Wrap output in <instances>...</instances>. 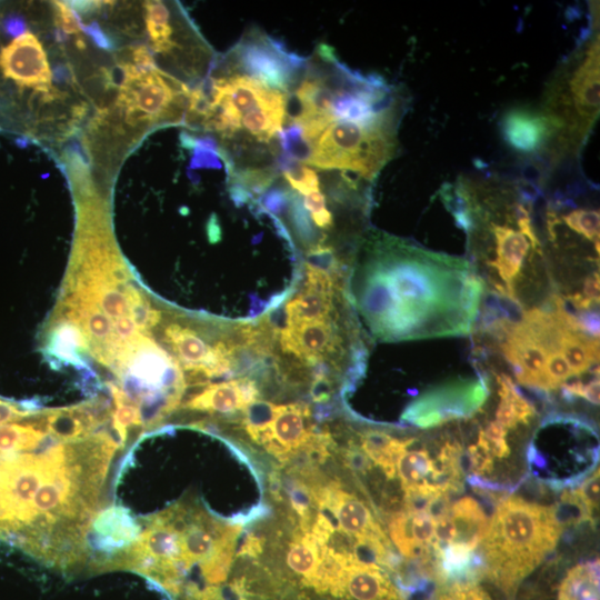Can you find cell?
Returning <instances> with one entry per match:
<instances>
[{
	"label": "cell",
	"instance_id": "6da1fadb",
	"mask_svg": "<svg viewBox=\"0 0 600 600\" xmlns=\"http://www.w3.org/2000/svg\"><path fill=\"white\" fill-rule=\"evenodd\" d=\"M370 246L374 264L362 288V312L380 336L407 337L441 300L437 274L430 272L444 256L392 237H379Z\"/></svg>",
	"mask_w": 600,
	"mask_h": 600
},
{
	"label": "cell",
	"instance_id": "7a4b0ae2",
	"mask_svg": "<svg viewBox=\"0 0 600 600\" xmlns=\"http://www.w3.org/2000/svg\"><path fill=\"white\" fill-rule=\"evenodd\" d=\"M599 31L584 38L563 59L546 86L540 111L554 131L551 160L577 156L592 131L600 109Z\"/></svg>",
	"mask_w": 600,
	"mask_h": 600
},
{
	"label": "cell",
	"instance_id": "3957f363",
	"mask_svg": "<svg viewBox=\"0 0 600 600\" xmlns=\"http://www.w3.org/2000/svg\"><path fill=\"white\" fill-rule=\"evenodd\" d=\"M561 529L553 507L518 497L501 500L482 540L490 578L513 590L552 551Z\"/></svg>",
	"mask_w": 600,
	"mask_h": 600
},
{
	"label": "cell",
	"instance_id": "277c9868",
	"mask_svg": "<svg viewBox=\"0 0 600 600\" xmlns=\"http://www.w3.org/2000/svg\"><path fill=\"white\" fill-rule=\"evenodd\" d=\"M113 363L123 393L140 406L143 424L159 422L178 406L186 387L182 370L151 338L139 333L123 343Z\"/></svg>",
	"mask_w": 600,
	"mask_h": 600
},
{
	"label": "cell",
	"instance_id": "5b68a950",
	"mask_svg": "<svg viewBox=\"0 0 600 600\" xmlns=\"http://www.w3.org/2000/svg\"><path fill=\"white\" fill-rule=\"evenodd\" d=\"M399 123L337 120L312 142L306 164L339 169L372 181L397 154Z\"/></svg>",
	"mask_w": 600,
	"mask_h": 600
},
{
	"label": "cell",
	"instance_id": "8992f818",
	"mask_svg": "<svg viewBox=\"0 0 600 600\" xmlns=\"http://www.w3.org/2000/svg\"><path fill=\"white\" fill-rule=\"evenodd\" d=\"M227 59L230 73L247 76L284 93H290L300 83L308 63L258 29L246 32Z\"/></svg>",
	"mask_w": 600,
	"mask_h": 600
},
{
	"label": "cell",
	"instance_id": "52a82bcc",
	"mask_svg": "<svg viewBox=\"0 0 600 600\" xmlns=\"http://www.w3.org/2000/svg\"><path fill=\"white\" fill-rule=\"evenodd\" d=\"M189 92L183 83L156 69L140 76L124 77L119 103L131 124H179L186 117Z\"/></svg>",
	"mask_w": 600,
	"mask_h": 600
},
{
	"label": "cell",
	"instance_id": "ba28073f",
	"mask_svg": "<svg viewBox=\"0 0 600 600\" xmlns=\"http://www.w3.org/2000/svg\"><path fill=\"white\" fill-rule=\"evenodd\" d=\"M319 509L336 519V529L351 536L356 543L368 547L379 562L387 559L388 540L368 507L357 497L338 487L313 491Z\"/></svg>",
	"mask_w": 600,
	"mask_h": 600
},
{
	"label": "cell",
	"instance_id": "9c48e42d",
	"mask_svg": "<svg viewBox=\"0 0 600 600\" xmlns=\"http://www.w3.org/2000/svg\"><path fill=\"white\" fill-rule=\"evenodd\" d=\"M0 68L6 78L23 88L48 93L51 71L44 49L31 32H24L0 51Z\"/></svg>",
	"mask_w": 600,
	"mask_h": 600
},
{
	"label": "cell",
	"instance_id": "30bf717a",
	"mask_svg": "<svg viewBox=\"0 0 600 600\" xmlns=\"http://www.w3.org/2000/svg\"><path fill=\"white\" fill-rule=\"evenodd\" d=\"M500 128L507 146L518 156L551 157L554 131L540 110L524 107L508 110L502 117Z\"/></svg>",
	"mask_w": 600,
	"mask_h": 600
},
{
	"label": "cell",
	"instance_id": "8fae6325",
	"mask_svg": "<svg viewBox=\"0 0 600 600\" xmlns=\"http://www.w3.org/2000/svg\"><path fill=\"white\" fill-rule=\"evenodd\" d=\"M310 411L307 406L282 404L270 426L256 442L281 460L290 459L293 452L302 448L313 431L309 426Z\"/></svg>",
	"mask_w": 600,
	"mask_h": 600
},
{
	"label": "cell",
	"instance_id": "7c38bea8",
	"mask_svg": "<svg viewBox=\"0 0 600 600\" xmlns=\"http://www.w3.org/2000/svg\"><path fill=\"white\" fill-rule=\"evenodd\" d=\"M283 352L291 353L310 366L336 352L338 337L331 320L284 327L278 334Z\"/></svg>",
	"mask_w": 600,
	"mask_h": 600
},
{
	"label": "cell",
	"instance_id": "4fadbf2b",
	"mask_svg": "<svg viewBox=\"0 0 600 600\" xmlns=\"http://www.w3.org/2000/svg\"><path fill=\"white\" fill-rule=\"evenodd\" d=\"M390 537L398 550L407 558L426 554L433 544L434 517L428 509H411L392 517Z\"/></svg>",
	"mask_w": 600,
	"mask_h": 600
},
{
	"label": "cell",
	"instance_id": "5bb4252c",
	"mask_svg": "<svg viewBox=\"0 0 600 600\" xmlns=\"http://www.w3.org/2000/svg\"><path fill=\"white\" fill-rule=\"evenodd\" d=\"M259 390L253 379L244 377L214 383L191 398L186 407L192 410L232 413L257 401Z\"/></svg>",
	"mask_w": 600,
	"mask_h": 600
},
{
	"label": "cell",
	"instance_id": "9a60e30c",
	"mask_svg": "<svg viewBox=\"0 0 600 600\" xmlns=\"http://www.w3.org/2000/svg\"><path fill=\"white\" fill-rule=\"evenodd\" d=\"M343 597L349 600H403L376 563L362 562L353 556L346 567Z\"/></svg>",
	"mask_w": 600,
	"mask_h": 600
},
{
	"label": "cell",
	"instance_id": "2e32d148",
	"mask_svg": "<svg viewBox=\"0 0 600 600\" xmlns=\"http://www.w3.org/2000/svg\"><path fill=\"white\" fill-rule=\"evenodd\" d=\"M138 524L124 509L112 507L94 519L91 543L97 551H121L138 541Z\"/></svg>",
	"mask_w": 600,
	"mask_h": 600
},
{
	"label": "cell",
	"instance_id": "e0dca14e",
	"mask_svg": "<svg viewBox=\"0 0 600 600\" xmlns=\"http://www.w3.org/2000/svg\"><path fill=\"white\" fill-rule=\"evenodd\" d=\"M144 19L151 48L163 56H172L181 49L176 38L174 14L163 1H147Z\"/></svg>",
	"mask_w": 600,
	"mask_h": 600
},
{
	"label": "cell",
	"instance_id": "ac0fdd59",
	"mask_svg": "<svg viewBox=\"0 0 600 600\" xmlns=\"http://www.w3.org/2000/svg\"><path fill=\"white\" fill-rule=\"evenodd\" d=\"M449 512L457 528L454 542L477 549L489 527V519L479 502L471 497H463L449 507Z\"/></svg>",
	"mask_w": 600,
	"mask_h": 600
},
{
	"label": "cell",
	"instance_id": "d6986e66",
	"mask_svg": "<svg viewBox=\"0 0 600 600\" xmlns=\"http://www.w3.org/2000/svg\"><path fill=\"white\" fill-rule=\"evenodd\" d=\"M88 348V339L81 327L70 320H59L49 333L46 353L52 356L58 362L71 363L77 368H86L79 356L80 350Z\"/></svg>",
	"mask_w": 600,
	"mask_h": 600
},
{
	"label": "cell",
	"instance_id": "ffe728a7",
	"mask_svg": "<svg viewBox=\"0 0 600 600\" xmlns=\"http://www.w3.org/2000/svg\"><path fill=\"white\" fill-rule=\"evenodd\" d=\"M164 339L171 346L186 371L196 370L207 362L211 347L192 328L170 323L164 328Z\"/></svg>",
	"mask_w": 600,
	"mask_h": 600
},
{
	"label": "cell",
	"instance_id": "44dd1931",
	"mask_svg": "<svg viewBox=\"0 0 600 600\" xmlns=\"http://www.w3.org/2000/svg\"><path fill=\"white\" fill-rule=\"evenodd\" d=\"M413 439H398L379 430L361 434V448L369 459L378 464L389 478L397 471V462Z\"/></svg>",
	"mask_w": 600,
	"mask_h": 600
},
{
	"label": "cell",
	"instance_id": "7402d4cb",
	"mask_svg": "<svg viewBox=\"0 0 600 600\" xmlns=\"http://www.w3.org/2000/svg\"><path fill=\"white\" fill-rule=\"evenodd\" d=\"M333 297L304 289L283 308L286 327L330 320Z\"/></svg>",
	"mask_w": 600,
	"mask_h": 600
},
{
	"label": "cell",
	"instance_id": "603a6c76",
	"mask_svg": "<svg viewBox=\"0 0 600 600\" xmlns=\"http://www.w3.org/2000/svg\"><path fill=\"white\" fill-rule=\"evenodd\" d=\"M558 600H599V560L571 568L560 582Z\"/></svg>",
	"mask_w": 600,
	"mask_h": 600
},
{
	"label": "cell",
	"instance_id": "cb8c5ba5",
	"mask_svg": "<svg viewBox=\"0 0 600 600\" xmlns=\"http://www.w3.org/2000/svg\"><path fill=\"white\" fill-rule=\"evenodd\" d=\"M559 352L570 367L572 376L580 374L598 361L599 341L566 327L561 334Z\"/></svg>",
	"mask_w": 600,
	"mask_h": 600
},
{
	"label": "cell",
	"instance_id": "d4e9b609",
	"mask_svg": "<svg viewBox=\"0 0 600 600\" xmlns=\"http://www.w3.org/2000/svg\"><path fill=\"white\" fill-rule=\"evenodd\" d=\"M500 402L497 409V422L506 429L518 423H528L534 416L533 407L520 394L512 380L501 374L498 377Z\"/></svg>",
	"mask_w": 600,
	"mask_h": 600
},
{
	"label": "cell",
	"instance_id": "484cf974",
	"mask_svg": "<svg viewBox=\"0 0 600 600\" xmlns=\"http://www.w3.org/2000/svg\"><path fill=\"white\" fill-rule=\"evenodd\" d=\"M43 422L47 430L63 440L83 436L96 422V417L84 408L54 409L46 411Z\"/></svg>",
	"mask_w": 600,
	"mask_h": 600
},
{
	"label": "cell",
	"instance_id": "4316f807",
	"mask_svg": "<svg viewBox=\"0 0 600 600\" xmlns=\"http://www.w3.org/2000/svg\"><path fill=\"white\" fill-rule=\"evenodd\" d=\"M326 547L327 544L320 542L311 532H304L289 548L288 567L308 584L320 564Z\"/></svg>",
	"mask_w": 600,
	"mask_h": 600
},
{
	"label": "cell",
	"instance_id": "83f0119b",
	"mask_svg": "<svg viewBox=\"0 0 600 600\" xmlns=\"http://www.w3.org/2000/svg\"><path fill=\"white\" fill-rule=\"evenodd\" d=\"M23 420L0 426V452L13 453L34 449L46 440L47 436L40 429L33 423L22 422Z\"/></svg>",
	"mask_w": 600,
	"mask_h": 600
},
{
	"label": "cell",
	"instance_id": "f1b7e54d",
	"mask_svg": "<svg viewBox=\"0 0 600 600\" xmlns=\"http://www.w3.org/2000/svg\"><path fill=\"white\" fill-rule=\"evenodd\" d=\"M278 164L292 189L307 196L319 191V178L314 170L304 163L281 154Z\"/></svg>",
	"mask_w": 600,
	"mask_h": 600
},
{
	"label": "cell",
	"instance_id": "f546056e",
	"mask_svg": "<svg viewBox=\"0 0 600 600\" xmlns=\"http://www.w3.org/2000/svg\"><path fill=\"white\" fill-rule=\"evenodd\" d=\"M556 216L559 221L570 231L583 237L593 244H599V210L579 208L570 210L568 213H564L561 217H559L557 213Z\"/></svg>",
	"mask_w": 600,
	"mask_h": 600
},
{
	"label": "cell",
	"instance_id": "4dcf8cb0",
	"mask_svg": "<svg viewBox=\"0 0 600 600\" xmlns=\"http://www.w3.org/2000/svg\"><path fill=\"white\" fill-rule=\"evenodd\" d=\"M124 293L129 304V316L138 330L147 331L159 323L162 318L161 312L153 308L137 288L128 283L124 287Z\"/></svg>",
	"mask_w": 600,
	"mask_h": 600
},
{
	"label": "cell",
	"instance_id": "1f68e13d",
	"mask_svg": "<svg viewBox=\"0 0 600 600\" xmlns=\"http://www.w3.org/2000/svg\"><path fill=\"white\" fill-rule=\"evenodd\" d=\"M281 407L282 404L257 400L243 410V426L253 441L270 426Z\"/></svg>",
	"mask_w": 600,
	"mask_h": 600
},
{
	"label": "cell",
	"instance_id": "d6a6232c",
	"mask_svg": "<svg viewBox=\"0 0 600 600\" xmlns=\"http://www.w3.org/2000/svg\"><path fill=\"white\" fill-rule=\"evenodd\" d=\"M279 136L282 153L306 164L310 158L311 143L304 139L300 127L290 123L287 128H282Z\"/></svg>",
	"mask_w": 600,
	"mask_h": 600
},
{
	"label": "cell",
	"instance_id": "836d02e7",
	"mask_svg": "<svg viewBox=\"0 0 600 600\" xmlns=\"http://www.w3.org/2000/svg\"><path fill=\"white\" fill-rule=\"evenodd\" d=\"M289 207L293 228L303 243L313 247L318 244L320 240H323L312 228L309 216L303 209L297 193L290 192Z\"/></svg>",
	"mask_w": 600,
	"mask_h": 600
},
{
	"label": "cell",
	"instance_id": "e575fe53",
	"mask_svg": "<svg viewBox=\"0 0 600 600\" xmlns=\"http://www.w3.org/2000/svg\"><path fill=\"white\" fill-rule=\"evenodd\" d=\"M306 266L337 281L339 262L332 247L321 243L311 247L307 252Z\"/></svg>",
	"mask_w": 600,
	"mask_h": 600
},
{
	"label": "cell",
	"instance_id": "d590c367",
	"mask_svg": "<svg viewBox=\"0 0 600 600\" xmlns=\"http://www.w3.org/2000/svg\"><path fill=\"white\" fill-rule=\"evenodd\" d=\"M507 429L497 421H492L484 430H480L478 443L486 448L492 457H507L509 447L506 440Z\"/></svg>",
	"mask_w": 600,
	"mask_h": 600
},
{
	"label": "cell",
	"instance_id": "8d00e7d4",
	"mask_svg": "<svg viewBox=\"0 0 600 600\" xmlns=\"http://www.w3.org/2000/svg\"><path fill=\"white\" fill-rule=\"evenodd\" d=\"M571 376L570 367L560 352L550 353L543 371V390L560 387Z\"/></svg>",
	"mask_w": 600,
	"mask_h": 600
},
{
	"label": "cell",
	"instance_id": "74e56055",
	"mask_svg": "<svg viewBox=\"0 0 600 600\" xmlns=\"http://www.w3.org/2000/svg\"><path fill=\"white\" fill-rule=\"evenodd\" d=\"M446 594L449 600H494L474 581L453 583Z\"/></svg>",
	"mask_w": 600,
	"mask_h": 600
},
{
	"label": "cell",
	"instance_id": "f35d334b",
	"mask_svg": "<svg viewBox=\"0 0 600 600\" xmlns=\"http://www.w3.org/2000/svg\"><path fill=\"white\" fill-rule=\"evenodd\" d=\"M599 470L597 469L582 484L574 490L578 498L594 516L596 509L599 507Z\"/></svg>",
	"mask_w": 600,
	"mask_h": 600
},
{
	"label": "cell",
	"instance_id": "ab89813d",
	"mask_svg": "<svg viewBox=\"0 0 600 600\" xmlns=\"http://www.w3.org/2000/svg\"><path fill=\"white\" fill-rule=\"evenodd\" d=\"M56 8V22L58 28L68 34L80 33V21L76 12L64 2H53Z\"/></svg>",
	"mask_w": 600,
	"mask_h": 600
},
{
	"label": "cell",
	"instance_id": "60d3db41",
	"mask_svg": "<svg viewBox=\"0 0 600 600\" xmlns=\"http://www.w3.org/2000/svg\"><path fill=\"white\" fill-rule=\"evenodd\" d=\"M469 457L472 470L478 474H483L492 469L493 457L477 442L469 448Z\"/></svg>",
	"mask_w": 600,
	"mask_h": 600
},
{
	"label": "cell",
	"instance_id": "b9f144b4",
	"mask_svg": "<svg viewBox=\"0 0 600 600\" xmlns=\"http://www.w3.org/2000/svg\"><path fill=\"white\" fill-rule=\"evenodd\" d=\"M290 192L281 189H273L266 192L261 199L262 210L279 213L287 203H289Z\"/></svg>",
	"mask_w": 600,
	"mask_h": 600
},
{
	"label": "cell",
	"instance_id": "7bdbcfd3",
	"mask_svg": "<svg viewBox=\"0 0 600 600\" xmlns=\"http://www.w3.org/2000/svg\"><path fill=\"white\" fill-rule=\"evenodd\" d=\"M331 392V383L327 378H316L311 386V396L314 401H326Z\"/></svg>",
	"mask_w": 600,
	"mask_h": 600
},
{
	"label": "cell",
	"instance_id": "ee69618b",
	"mask_svg": "<svg viewBox=\"0 0 600 600\" xmlns=\"http://www.w3.org/2000/svg\"><path fill=\"white\" fill-rule=\"evenodd\" d=\"M303 203L307 210L310 211L311 213L318 212L327 208L326 197L320 191H314L304 196Z\"/></svg>",
	"mask_w": 600,
	"mask_h": 600
},
{
	"label": "cell",
	"instance_id": "f6af8a7d",
	"mask_svg": "<svg viewBox=\"0 0 600 600\" xmlns=\"http://www.w3.org/2000/svg\"><path fill=\"white\" fill-rule=\"evenodd\" d=\"M583 294L593 303L599 302V272H593L584 282Z\"/></svg>",
	"mask_w": 600,
	"mask_h": 600
},
{
	"label": "cell",
	"instance_id": "bcb514c9",
	"mask_svg": "<svg viewBox=\"0 0 600 600\" xmlns=\"http://www.w3.org/2000/svg\"><path fill=\"white\" fill-rule=\"evenodd\" d=\"M83 30L94 40L97 46L103 49H110L111 48V41L109 38L102 32L100 27L97 23H91L90 26H84Z\"/></svg>",
	"mask_w": 600,
	"mask_h": 600
},
{
	"label": "cell",
	"instance_id": "7dc6e473",
	"mask_svg": "<svg viewBox=\"0 0 600 600\" xmlns=\"http://www.w3.org/2000/svg\"><path fill=\"white\" fill-rule=\"evenodd\" d=\"M262 546L260 539L257 537L249 534L242 544L240 551L238 552V556H250L256 557L258 553L261 552Z\"/></svg>",
	"mask_w": 600,
	"mask_h": 600
},
{
	"label": "cell",
	"instance_id": "c3c4849f",
	"mask_svg": "<svg viewBox=\"0 0 600 600\" xmlns=\"http://www.w3.org/2000/svg\"><path fill=\"white\" fill-rule=\"evenodd\" d=\"M311 219L320 229H330L333 226V217L327 208L311 213Z\"/></svg>",
	"mask_w": 600,
	"mask_h": 600
},
{
	"label": "cell",
	"instance_id": "681fc988",
	"mask_svg": "<svg viewBox=\"0 0 600 600\" xmlns=\"http://www.w3.org/2000/svg\"><path fill=\"white\" fill-rule=\"evenodd\" d=\"M593 404H599V379L584 384L583 397Z\"/></svg>",
	"mask_w": 600,
	"mask_h": 600
},
{
	"label": "cell",
	"instance_id": "f907efd6",
	"mask_svg": "<svg viewBox=\"0 0 600 600\" xmlns=\"http://www.w3.org/2000/svg\"><path fill=\"white\" fill-rule=\"evenodd\" d=\"M4 28L12 36H21L24 30V23L20 18L11 17L4 22Z\"/></svg>",
	"mask_w": 600,
	"mask_h": 600
},
{
	"label": "cell",
	"instance_id": "816d5d0a",
	"mask_svg": "<svg viewBox=\"0 0 600 600\" xmlns=\"http://www.w3.org/2000/svg\"><path fill=\"white\" fill-rule=\"evenodd\" d=\"M70 8H72L76 12L79 13H88L93 11L96 8L100 6L101 2H92V1H70L67 2Z\"/></svg>",
	"mask_w": 600,
	"mask_h": 600
},
{
	"label": "cell",
	"instance_id": "f5cc1de1",
	"mask_svg": "<svg viewBox=\"0 0 600 600\" xmlns=\"http://www.w3.org/2000/svg\"><path fill=\"white\" fill-rule=\"evenodd\" d=\"M568 298L577 309L587 310L593 304L591 300H589L583 293L580 292L570 294Z\"/></svg>",
	"mask_w": 600,
	"mask_h": 600
}]
</instances>
